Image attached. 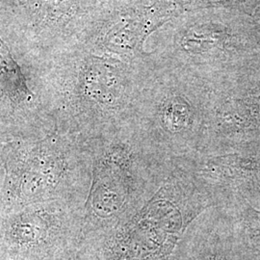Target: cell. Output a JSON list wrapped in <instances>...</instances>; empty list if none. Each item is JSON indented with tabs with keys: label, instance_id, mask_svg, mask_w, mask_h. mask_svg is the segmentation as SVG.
I'll use <instances>...</instances> for the list:
<instances>
[{
	"label": "cell",
	"instance_id": "6da1fadb",
	"mask_svg": "<svg viewBox=\"0 0 260 260\" xmlns=\"http://www.w3.org/2000/svg\"><path fill=\"white\" fill-rule=\"evenodd\" d=\"M19 172L17 191L24 200H37L53 189L60 177V168L51 155L38 154Z\"/></svg>",
	"mask_w": 260,
	"mask_h": 260
},
{
	"label": "cell",
	"instance_id": "7a4b0ae2",
	"mask_svg": "<svg viewBox=\"0 0 260 260\" xmlns=\"http://www.w3.org/2000/svg\"><path fill=\"white\" fill-rule=\"evenodd\" d=\"M0 88L10 96H31L25 78L18 64L10 53L8 47L0 39Z\"/></svg>",
	"mask_w": 260,
	"mask_h": 260
},
{
	"label": "cell",
	"instance_id": "3957f363",
	"mask_svg": "<svg viewBox=\"0 0 260 260\" xmlns=\"http://www.w3.org/2000/svg\"><path fill=\"white\" fill-rule=\"evenodd\" d=\"M0 260H2V259H0Z\"/></svg>",
	"mask_w": 260,
	"mask_h": 260
}]
</instances>
